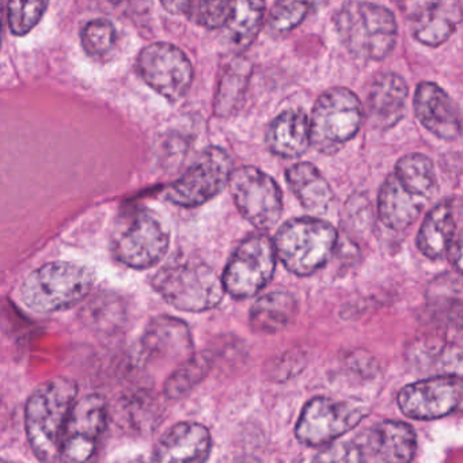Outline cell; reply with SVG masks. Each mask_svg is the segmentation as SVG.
<instances>
[{
  "mask_svg": "<svg viewBox=\"0 0 463 463\" xmlns=\"http://www.w3.org/2000/svg\"><path fill=\"white\" fill-rule=\"evenodd\" d=\"M153 288L173 307L202 313L216 307L224 288L218 273L203 261H177L161 268L151 279Z\"/></svg>",
  "mask_w": 463,
  "mask_h": 463,
  "instance_id": "5b68a950",
  "label": "cell"
},
{
  "mask_svg": "<svg viewBox=\"0 0 463 463\" xmlns=\"http://www.w3.org/2000/svg\"><path fill=\"white\" fill-rule=\"evenodd\" d=\"M78 384L67 376H56L40 384L26 402L25 425L29 444L42 462H52L59 454L61 433L77 402Z\"/></svg>",
  "mask_w": 463,
  "mask_h": 463,
  "instance_id": "6da1fadb",
  "label": "cell"
},
{
  "mask_svg": "<svg viewBox=\"0 0 463 463\" xmlns=\"http://www.w3.org/2000/svg\"><path fill=\"white\" fill-rule=\"evenodd\" d=\"M250 61L243 56H238L227 67L216 90L213 99V113L221 118H230L242 102L250 80Z\"/></svg>",
  "mask_w": 463,
  "mask_h": 463,
  "instance_id": "4316f807",
  "label": "cell"
},
{
  "mask_svg": "<svg viewBox=\"0 0 463 463\" xmlns=\"http://www.w3.org/2000/svg\"><path fill=\"white\" fill-rule=\"evenodd\" d=\"M462 400L459 375H439L408 384L398 392L397 402L405 416L435 420L452 413Z\"/></svg>",
  "mask_w": 463,
  "mask_h": 463,
  "instance_id": "5bb4252c",
  "label": "cell"
},
{
  "mask_svg": "<svg viewBox=\"0 0 463 463\" xmlns=\"http://www.w3.org/2000/svg\"><path fill=\"white\" fill-rule=\"evenodd\" d=\"M367 414L365 405L356 401L317 397L306 403L295 432L303 444L325 446L354 430Z\"/></svg>",
  "mask_w": 463,
  "mask_h": 463,
  "instance_id": "7c38bea8",
  "label": "cell"
},
{
  "mask_svg": "<svg viewBox=\"0 0 463 463\" xmlns=\"http://www.w3.org/2000/svg\"><path fill=\"white\" fill-rule=\"evenodd\" d=\"M2 42H4V23H2V12H0V48H2Z\"/></svg>",
  "mask_w": 463,
  "mask_h": 463,
  "instance_id": "8d00e7d4",
  "label": "cell"
},
{
  "mask_svg": "<svg viewBox=\"0 0 463 463\" xmlns=\"http://www.w3.org/2000/svg\"><path fill=\"white\" fill-rule=\"evenodd\" d=\"M313 463H365L356 441H335L325 447Z\"/></svg>",
  "mask_w": 463,
  "mask_h": 463,
  "instance_id": "836d02e7",
  "label": "cell"
},
{
  "mask_svg": "<svg viewBox=\"0 0 463 463\" xmlns=\"http://www.w3.org/2000/svg\"><path fill=\"white\" fill-rule=\"evenodd\" d=\"M48 6V2H10L7 5L10 31L15 36H26L44 17Z\"/></svg>",
  "mask_w": 463,
  "mask_h": 463,
  "instance_id": "d6a6232c",
  "label": "cell"
},
{
  "mask_svg": "<svg viewBox=\"0 0 463 463\" xmlns=\"http://www.w3.org/2000/svg\"><path fill=\"white\" fill-rule=\"evenodd\" d=\"M235 463H262L261 460L256 459V458L243 457L238 459Z\"/></svg>",
  "mask_w": 463,
  "mask_h": 463,
  "instance_id": "d590c367",
  "label": "cell"
},
{
  "mask_svg": "<svg viewBox=\"0 0 463 463\" xmlns=\"http://www.w3.org/2000/svg\"><path fill=\"white\" fill-rule=\"evenodd\" d=\"M458 235L454 202L444 200L438 203L422 221L417 234V249L422 256L438 261L446 257Z\"/></svg>",
  "mask_w": 463,
  "mask_h": 463,
  "instance_id": "603a6c76",
  "label": "cell"
},
{
  "mask_svg": "<svg viewBox=\"0 0 463 463\" xmlns=\"http://www.w3.org/2000/svg\"><path fill=\"white\" fill-rule=\"evenodd\" d=\"M278 257L269 235L254 232L246 237L230 257L222 284L235 299H248L268 286L275 275Z\"/></svg>",
  "mask_w": 463,
  "mask_h": 463,
  "instance_id": "ba28073f",
  "label": "cell"
},
{
  "mask_svg": "<svg viewBox=\"0 0 463 463\" xmlns=\"http://www.w3.org/2000/svg\"><path fill=\"white\" fill-rule=\"evenodd\" d=\"M337 230L319 218H295L279 227L273 245L287 270L310 276L326 265L337 245Z\"/></svg>",
  "mask_w": 463,
  "mask_h": 463,
  "instance_id": "3957f363",
  "label": "cell"
},
{
  "mask_svg": "<svg viewBox=\"0 0 463 463\" xmlns=\"http://www.w3.org/2000/svg\"><path fill=\"white\" fill-rule=\"evenodd\" d=\"M344 47L367 61L386 59L398 37L397 21L392 10L373 2H346L333 18Z\"/></svg>",
  "mask_w": 463,
  "mask_h": 463,
  "instance_id": "7a4b0ae2",
  "label": "cell"
},
{
  "mask_svg": "<svg viewBox=\"0 0 463 463\" xmlns=\"http://www.w3.org/2000/svg\"><path fill=\"white\" fill-rule=\"evenodd\" d=\"M365 463H411L417 449L413 428L402 421H381L356 441Z\"/></svg>",
  "mask_w": 463,
  "mask_h": 463,
  "instance_id": "9a60e30c",
  "label": "cell"
},
{
  "mask_svg": "<svg viewBox=\"0 0 463 463\" xmlns=\"http://www.w3.org/2000/svg\"><path fill=\"white\" fill-rule=\"evenodd\" d=\"M273 156L297 159L310 148V120L302 109H287L276 116L265 137Z\"/></svg>",
  "mask_w": 463,
  "mask_h": 463,
  "instance_id": "44dd1931",
  "label": "cell"
},
{
  "mask_svg": "<svg viewBox=\"0 0 463 463\" xmlns=\"http://www.w3.org/2000/svg\"><path fill=\"white\" fill-rule=\"evenodd\" d=\"M131 463H146V462H145V460H143V462H142V460H135V462H131Z\"/></svg>",
  "mask_w": 463,
  "mask_h": 463,
  "instance_id": "74e56055",
  "label": "cell"
},
{
  "mask_svg": "<svg viewBox=\"0 0 463 463\" xmlns=\"http://www.w3.org/2000/svg\"><path fill=\"white\" fill-rule=\"evenodd\" d=\"M446 257L449 260V262L454 265L455 269H457V273H460V260H462V243H460V235H458V237L455 238L451 248L447 251Z\"/></svg>",
  "mask_w": 463,
  "mask_h": 463,
  "instance_id": "e575fe53",
  "label": "cell"
},
{
  "mask_svg": "<svg viewBox=\"0 0 463 463\" xmlns=\"http://www.w3.org/2000/svg\"><path fill=\"white\" fill-rule=\"evenodd\" d=\"M93 284V272L83 265L48 262L25 279L21 286V300L36 313H55L82 302Z\"/></svg>",
  "mask_w": 463,
  "mask_h": 463,
  "instance_id": "277c9868",
  "label": "cell"
},
{
  "mask_svg": "<svg viewBox=\"0 0 463 463\" xmlns=\"http://www.w3.org/2000/svg\"><path fill=\"white\" fill-rule=\"evenodd\" d=\"M408 24L417 42L427 47H440L462 23V4L458 0L417 2L408 5Z\"/></svg>",
  "mask_w": 463,
  "mask_h": 463,
  "instance_id": "e0dca14e",
  "label": "cell"
},
{
  "mask_svg": "<svg viewBox=\"0 0 463 463\" xmlns=\"http://www.w3.org/2000/svg\"><path fill=\"white\" fill-rule=\"evenodd\" d=\"M413 109L419 123L438 139L454 142L460 137L459 108L436 83L422 82L417 86Z\"/></svg>",
  "mask_w": 463,
  "mask_h": 463,
  "instance_id": "2e32d148",
  "label": "cell"
},
{
  "mask_svg": "<svg viewBox=\"0 0 463 463\" xmlns=\"http://www.w3.org/2000/svg\"><path fill=\"white\" fill-rule=\"evenodd\" d=\"M308 120L310 145L318 153L333 156L362 128L364 107L349 89L332 88L317 99Z\"/></svg>",
  "mask_w": 463,
  "mask_h": 463,
  "instance_id": "52a82bcc",
  "label": "cell"
},
{
  "mask_svg": "<svg viewBox=\"0 0 463 463\" xmlns=\"http://www.w3.org/2000/svg\"><path fill=\"white\" fill-rule=\"evenodd\" d=\"M162 6L203 28L223 29L232 17L234 2H162Z\"/></svg>",
  "mask_w": 463,
  "mask_h": 463,
  "instance_id": "f1b7e54d",
  "label": "cell"
},
{
  "mask_svg": "<svg viewBox=\"0 0 463 463\" xmlns=\"http://www.w3.org/2000/svg\"><path fill=\"white\" fill-rule=\"evenodd\" d=\"M194 341L183 319L159 316L146 327L142 354L146 359H186L192 356Z\"/></svg>",
  "mask_w": 463,
  "mask_h": 463,
  "instance_id": "d6986e66",
  "label": "cell"
},
{
  "mask_svg": "<svg viewBox=\"0 0 463 463\" xmlns=\"http://www.w3.org/2000/svg\"><path fill=\"white\" fill-rule=\"evenodd\" d=\"M80 43L85 52L91 58H104L109 55L118 44V29L112 21L96 18L83 26Z\"/></svg>",
  "mask_w": 463,
  "mask_h": 463,
  "instance_id": "4dcf8cb0",
  "label": "cell"
},
{
  "mask_svg": "<svg viewBox=\"0 0 463 463\" xmlns=\"http://www.w3.org/2000/svg\"><path fill=\"white\" fill-rule=\"evenodd\" d=\"M234 164L223 148H205L194 165L167 188V202L184 208L200 207L229 185Z\"/></svg>",
  "mask_w": 463,
  "mask_h": 463,
  "instance_id": "30bf717a",
  "label": "cell"
},
{
  "mask_svg": "<svg viewBox=\"0 0 463 463\" xmlns=\"http://www.w3.org/2000/svg\"><path fill=\"white\" fill-rule=\"evenodd\" d=\"M409 88L405 80L395 72L379 75L367 99V112L373 128L387 131L397 126L406 113Z\"/></svg>",
  "mask_w": 463,
  "mask_h": 463,
  "instance_id": "ffe728a7",
  "label": "cell"
},
{
  "mask_svg": "<svg viewBox=\"0 0 463 463\" xmlns=\"http://www.w3.org/2000/svg\"><path fill=\"white\" fill-rule=\"evenodd\" d=\"M170 232L158 213L137 208L123 213L112 234V251L121 264L134 269L156 267L166 256Z\"/></svg>",
  "mask_w": 463,
  "mask_h": 463,
  "instance_id": "8992f818",
  "label": "cell"
},
{
  "mask_svg": "<svg viewBox=\"0 0 463 463\" xmlns=\"http://www.w3.org/2000/svg\"><path fill=\"white\" fill-rule=\"evenodd\" d=\"M230 192L241 215L260 230H269L280 221L283 196L276 181L254 166L232 170Z\"/></svg>",
  "mask_w": 463,
  "mask_h": 463,
  "instance_id": "8fae6325",
  "label": "cell"
},
{
  "mask_svg": "<svg viewBox=\"0 0 463 463\" xmlns=\"http://www.w3.org/2000/svg\"><path fill=\"white\" fill-rule=\"evenodd\" d=\"M108 420L109 406L102 395H86L77 401L61 433V463H96Z\"/></svg>",
  "mask_w": 463,
  "mask_h": 463,
  "instance_id": "9c48e42d",
  "label": "cell"
},
{
  "mask_svg": "<svg viewBox=\"0 0 463 463\" xmlns=\"http://www.w3.org/2000/svg\"><path fill=\"white\" fill-rule=\"evenodd\" d=\"M298 302L289 292L275 291L259 298L250 310V325L256 333H276L294 321Z\"/></svg>",
  "mask_w": 463,
  "mask_h": 463,
  "instance_id": "d4e9b609",
  "label": "cell"
},
{
  "mask_svg": "<svg viewBox=\"0 0 463 463\" xmlns=\"http://www.w3.org/2000/svg\"><path fill=\"white\" fill-rule=\"evenodd\" d=\"M428 203L414 196L394 175H387L379 191L378 216L387 229L402 232L416 223Z\"/></svg>",
  "mask_w": 463,
  "mask_h": 463,
  "instance_id": "7402d4cb",
  "label": "cell"
},
{
  "mask_svg": "<svg viewBox=\"0 0 463 463\" xmlns=\"http://www.w3.org/2000/svg\"><path fill=\"white\" fill-rule=\"evenodd\" d=\"M211 362L204 354H192L175 373H172L165 384V392L167 397L180 398L191 392L210 371Z\"/></svg>",
  "mask_w": 463,
  "mask_h": 463,
  "instance_id": "f546056e",
  "label": "cell"
},
{
  "mask_svg": "<svg viewBox=\"0 0 463 463\" xmlns=\"http://www.w3.org/2000/svg\"><path fill=\"white\" fill-rule=\"evenodd\" d=\"M267 5L264 2H234L232 17L224 26L226 43L235 53L253 44L264 25Z\"/></svg>",
  "mask_w": 463,
  "mask_h": 463,
  "instance_id": "484cf974",
  "label": "cell"
},
{
  "mask_svg": "<svg viewBox=\"0 0 463 463\" xmlns=\"http://www.w3.org/2000/svg\"><path fill=\"white\" fill-rule=\"evenodd\" d=\"M211 447L213 438L204 425L180 422L162 436L151 463H203L210 455Z\"/></svg>",
  "mask_w": 463,
  "mask_h": 463,
  "instance_id": "ac0fdd59",
  "label": "cell"
},
{
  "mask_svg": "<svg viewBox=\"0 0 463 463\" xmlns=\"http://www.w3.org/2000/svg\"><path fill=\"white\" fill-rule=\"evenodd\" d=\"M392 175L414 196L430 204L438 192V178L433 162L424 154L413 153L402 156L395 165Z\"/></svg>",
  "mask_w": 463,
  "mask_h": 463,
  "instance_id": "83f0119b",
  "label": "cell"
},
{
  "mask_svg": "<svg viewBox=\"0 0 463 463\" xmlns=\"http://www.w3.org/2000/svg\"><path fill=\"white\" fill-rule=\"evenodd\" d=\"M287 184L305 210L322 215L329 210L335 194L326 178L308 162H300L287 170Z\"/></svg>",
  "mask_w": 463,
  "mask_h": 463,
  "instance_id": "cb8c5ba5",
  "label": "cell"
},
{
  "mask_svg": "<svg viewBox=\"0 0 463 463\" xmlns=\"http://www.w3.org/2000/svg\"><path fill=\"white\" fill-rule=\"evenodd\" d=\"M137 69L142 80L170 102L180 101L194 83V66L188 56L169 43H154L137 56Z\"/></svg>",
  "mask_w": 463,
  "mask_h": 463,
  "instance_id": "4fadbf2b",
  "label": "cell"
},
{
  "mask_svg": "<svg viewBox=\"0 0 463 463\" xmlns=\"http://www.w3.org/2000/svg\"><path fill=\"white\" fill-rule=\"evenodd\" d=\"M310 9L311 4L307 2H289V0L278 2L273 5L268 14V32L275 37L291 33L305 21Z\"/></svg>",
  "mask_w": 463,
  "mask_h": 463,
  "instance_id": "1f68e13d",
  "label": "cell"
}]
</instances>
